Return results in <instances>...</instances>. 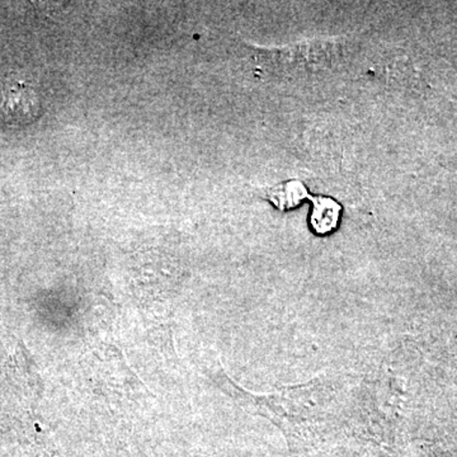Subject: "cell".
<instances>
[{
	"mask_svg": "<svg viewBox=\"0 0 457 457\" xmlns=\"http://www.w3.org/2000/svg\"><path fill=\"white\" fill-rule=\"evenodd\" d=\"M41 102L31 87L16 83L3 89L0 95V123L26 126L38 119Z\"/></svg>",
	"mask_w": 457,
	"mask_h": 457,
	"instance_id": "6da1fadb",
	"label": "cell"
},
{
	"mask_svg": "<svg viewBox=\"0 0 457 457\" xmlns=\"http://www.w3.org/2000/svg\"><path fill=\"white\" fill-rule=\"evenodd\" d=\"M312 212L309 224L317 236H329L341 222L342 206L332 197L312 196Z\"/></svg>",
	"mask_w": 457,
	"mask_h": 457,
	"instance_id": "7a4b0ae2",
	"label": "cell"
},
{
	"mask_svg": "<svg viewBox=\"0 0 457 457\" xmlns=\"http://www.w3.org/2000/svg\"><path fill=\"white\" fill-rule=\"evenodd\" d=\"M263 197L279 212H288L299 207L303 201L311 200L312 195L302 180L288 179L264 189Z\"/></svg>",
	"mask_w": 457,
	"mask_h": 457,
	"instance_id": "3957f363",
	"label": "cell"
}]
</instances>
